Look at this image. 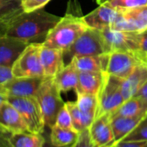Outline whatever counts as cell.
I'll return each instance as SVG.
<instances>
[{
    "instance_id": "cell-3",
    "label": "cell",
    "mask_w": 147,
    "mask_h": 147,
    "mask_svg": "<svg viewBox=\"0 0 147 147\" xmlns=\"http://www.w3.org/2000/svg\"><path fill=\"white\" fill-rule=\"evenodd\" d=\"M61 93L55 78L46 77L36 95L43 114L45 125L49 128L55 125L57 115L65 105Z\"/></svg>"
},
{
    "instance_id": "cell-40",
    "label": "cell",
    "mask_w": 147,
    "mask_h": 147,
    "mask_svg": "<svg viewBox=\"0 0 147 147\" xmlns=\"http://www.w3.org/2000/svg\"><path fill=\"white\" fill-rule=\"evenodd\" d=\"M43 147H56V146H55V145L52 144V143L49 140V138H46V140H45V143H44V146Z\"/></svg>"
},
{
    "instance_id": "cell-1",
    "label": "cell",
    "mask_w": 147,
    "mask_h": 147,
    "mask_svg": "<svg viewBox=\"0 0 147 147\" xmlns=\"http://www.w3.org/2000/svg\"><path fill=\"white\" fill-rule=\"evenodd\" d=\"M61 18L45 11L43 9L23 12L8 24L5 36L28 42L45 36L60 21Z\"/></svg>"
},
{
    "instance_id": "cell-22",
    "label": "cell",
    "mask_w": 147,
    "mask_h": 147,
    "mask_svg": "<svg viewBox=\"0 0 147 147\" xmlns=\"http://www.w3.org/2000/svg\"><path fill=\"white\" fill-rule=\"evenodd\" d=\"M147 113V101L140 96H133L110 113V117H138Z\"/></svg>"
},
{
    "instance_id": "cell-38",
    "label": "cell",
    "mask_w": 147,
    "mask_h": 147,
    "mask_svg": "<svg viewBox=\"0 0 147 147\" xmlns=\"http://www.w3.org/2000/svg\"><path fill=\"white\" fill-rule=\"evenodd\" d=\"M8 22L4 21L0 19V36H5L8 28Z\"/></svg>"
},
{
    "instance_id": "cell-13",
    "label": "cell",
    "mask_w": 147,
    "mask_h": 147,
    "mask_svg": "<svg viewBox=\"0 0 147 147\" xmlns=\"http://www.w3.org/2000/svg\"><path fill=\"white\" fill-rule=\"evenodd\" d=\"M0 127L11 134L29 131L21 114L8 100L0 107Z\"/></svg>"
},
{
    "instance_id": "cell-26",
    "label": "cell",
    "mask_w": 147,
    "mask_h": 147,
    "mask_svg": "<svg viewBox=\"0 0 147 147\" xmlns=\"http://www.w3.org/2000/svg\"><path fill=\"white\" fill-rule=\"evenodd\" d=\"M24 12L22 0H0V19L10 22Z\"/></svg>"
},
{
    "instance_id": "cell-41",
    "label": "cell",
    "mask_w": 147,
    "mask_h": 147,
    "mask_svg": "<svg viewBox=\"0 0 147 147\" xmlns=\"http://www.w3.org/2000/svg\"><path fill=\"white\" fill-rule=\"evenodd\" d=\"M66 147H74V144H71V145H68V146H66Z\"/></svg>"
},
{
    "instance_id": "cell-16",
    "label": "cell",
    "mask_w": 147,
    "mask_h": 147,
    "mask_svg": "<svg viewBox=\"0 0 147 147\" xmlns=\"http://www.w3.org/2000/svg\"><path fill=\"white\" fill-rule=\"evenodd\" d=\"M116 15V8L106 5H99L98 8L88 15L83 16V19L88 28L102 31L111 28Z\"/></svg>"
},
{
    "instance_id": "cell-11",
    "label": "cell",
    "mask_w": 147,
    "mask_h": 147,
    "mask_svg": "<svg viewBox=\"0 0 147 147\" xmlns=\"http://www.w3.org/2000/svg\"><path fill=\"white\" fill-rule=\"evenodd\" d=\"M92 141L99 147H113L115 138L111 125L110 114L96 118L88 128Z\"/></svg>"
},
{
    "instance_id": "cell-34",
    "label": "cell",
    "mask_w": 147,
    "mask_h": 147,
    "mask_svg": "<svg viewBox=\"0 0 147 147\" xmlns=\"http://www.w3.org/2000/svg\"><path fill=\"white\" fill-rule=\"evenodd\" d=\"M12 69L10 67L0 66V85H4L13 78Z\"/></svg>"
},
{
    "instance_id": "cell-31",
    "label": "cell",
    "mask_w": 147,
    "mask_h": 147,
    "mask_svg": "<svg viewBox=\"0 0 147 147\" xmlns=\"http://www.w3.org/2000/svg\"><path fill=\"white\" fill-rule=\"evenodd\" d=\"M50 0H22V6L24 12H30L42 9Z\"/></svg>"
},
{
    "instance_id": "cell-9",
    "label": "cell",
    "mask_w": 147,
    "mask_h": 147,
    "mask_svg": "<svg viewBox=\"0 0 147 147\" xmlns=\"http://www.w3.org/2000/svg\"><path fill=\"white\" fill-rule=\"evenodd\" d=\"M143 62L144 61L136 54L124 51H113L110 53L107 73L116 77L125 79L138 65Z\"/></svg>"
},
{
    "instance_id": "cell-18",
    "label": "cell",
    "mask_w": 147,
    "mask_h": 147,
    "mask_svg": "<svg viewBox=\"0 0 147 147\" xmlns=\"http://www.w3.org/2000/svg\"><path fill=\"white\" fill-rule=\"evenodd\" d=\"M54 78L61 93H66L72 89L76 91L79 83V71L74 61H71Z\"/></svg>"
},
{
    "instance_id": "cell-29",
    "label": "cell",
    "mask_w": 147,
    "mask_h": 147,
    "mask_svg": "<svg viewBox=\"0 0 147 147\" xmlns=\"http://www.w3.org/2000/svg\"><path fill=\"white\" fill-rule=\"evenodd\" d=\"M121 141H147V113L137 127Z\"/></svg>"
},
{
    "instance_id": "cell-15",
    "label": "cell",
    "mask_w": 147,
    "mask_h": 147,
    "mask_svg": "<svg viewBox=\"0 0 147 147\" xmlns=\"http://www.w3.org/2000/svg\"><path fill=\"white\" fill-rule=\"evenodd\" d=\"M40 58L44 72V76L55 77L65 67L63 50L42 46Z\"/></svg>"
},
{
    "instance_id": "cell-19",
    "label": "cell",
    "mask_w": 147,
    "mask_h": 147,
    "mask_svg": "<svg viewBox=\"0 0 147 147\" xmlns=\"http://www.w3.org/2000/svg\"><path fill=\"white\" fill-rule=\"evenodd\" d=\"M118 10L126 18L132 31L142 32L147 30V4Z\"/></svg>"
},
{
    "instance_id": "cell-36",
    "label": "cell",
    "mask_w": 147,
    "mask_h": 147,
    "mask_svg": "<svg viewBox=\"0 0 147 147\" xmlns=\"http://www.w3.org/2000/svg\"><path fill=\"white\" fill-rule=\"evenodd\" d=\"M10 135L11 133L0 127V147H13L10 141Z\"/></svg>"
},
{
    "instance_id": "cell-17",
    "label": "cell",
    "mask_w": 147,
    "mask_h": 147,
    "mask_svg": "<svg viewBox=\"0 0 147 147\" xmlns=\"http://www.w3.org/2000/svg\"><path fill=\"white\" fill-rule=\"evenodd\" d=\"M110 54L74 57L72 61L79 72H107Z\"/></svg>"
},
{
    "instance_id": "cell-33",
    "label": "cell",
    "mask_w": 147,
    "mask_h": 147,
    "mask_svg": "<svg viewBox=\"0 0 147 147\" xmlns=\"http://www.w3.org/2000/svg\"><path fill=\"white\" fill-rule=\"evenodd\" d=\"M138 43H139V56L144 62L147 57V30L138 33Z\"/></svg>"
},
{
    "instance_id": "cell-27",
    "label": "cell",
    "mask_w": 147,
    "mask_h": 147,
    "mask_svg": "<svg viewBox=\"0 0 147 147\" xmlns=\"http://www.w3.org/2000/svg\"><path fill=\"white\" fill-rule=\"evenodd\" d=\"M76 95L77 100L76 102L80 110L95 117L98 108V95L84 93H76Z\"/></svg>"
},
{
    "instance_id": "cell-5",
    "label": "cell",
    "mask_w": 147,
    "mask_h": 147,
    "mask_svg": "<svg viewBox=\"0 0 147 147\" xmlns=\"http://www.w3.org/2000/svg\"><path fill=\"white\" fill-rule=\"evenodd\" d=\"M121 78L105 73L102 87L98 94V108L96 118L110 114L125 101L121 92Z\"/></svg>"
},
{
    "instance_id": "cell-10",
    "label": "cell",
    "mask_w": 147,
    "mask_h": 147,
    "mask_svg": "<svg viewBox=\"0 0 147 147\" xmlns=\"http://www.w3.org/2000/svg\"><path fill=\"white\" fill-rule=\"evenodd\" d=\"M46 76L38 77H13L4 87L8 96L36 97Z\"/></svg>"
},
{
    "instance_id": "cell-28",
    "label": "cell",
    "mask_w": 147,
    "mask_h": 147,
    "mask_svg": "<svg viewBox=\"0 0 147 147\" xmlns=\"http://www.w3.org/2000/svg\"><path fill=\"white\" fill-rule=\"evenodd\" d=\"M99 5H106L113 8H129L147 4V0H96Z\"/></svg>"
},
{
    "instance_id": "cell-21",
    "label": "cell",
    "mask_w": 147,
    "mask_h": 147,
    "mask_svg": "<svg viewBox=\"0 0 147 147\" xmlns=\"http://www.w3.org/2000/svg\"><path fill=\"white\" fill-rule=\"evenodd\" d=\"M145 115L146 114L138 117H110L111 125L115 138V144L120 142L129 133H131L137 127V125L140 123V121L144 119Z\"/></svg>"
},
{
    "instance_id": "cell-37",
    "label": "cell",
    "mask_w": 147,
    "mask_h": 147,
    "mask_svg": "<svg viewBox=\"0 0 147 147\" xmlns=\"http://www.w3.org/2000/svg\"><path fill=\"white\" fill-rule=\"evenodd\" d=\"M8 94L4 87V85H0V107L8 100Z\"/></svg>"
},
{
    "instance_id": "cell-2",
    "label": "cell",
    "mask_w": 147,
    "mask_h": 147,
    "mask_svg": "<svg viewBox=\"0 0 147 147\" xmlns=\"http://www.w3.org/2000/svg\"><path fill=\"white\" fill-rule=\"evenodd\" d=\"M88 29L83 16H79L68 7L65 16L61 18L60 21L48 33L42 45L64 52Z\"/></svg>"
},
{
    "instance_id": "cell-7",
    "label": "cell",
    "mask_w": 147,
    "mask_h": 147,
    "mask_svg": "<svg viewBox=\"0 0 147 147\" xmlns=\"http://www.w3.org/2000/svg\"><path fill=\"white\" fill-rule=\"evenodd\" d=\"M42 42H30L12 66L14 77L44 76L40 51Z\"/></svg>"
},
{
    "instance_id": "cell-6",
    "label": "cell",
    "mask_w": 147,
    "mask_h": 147,
    "mask_svg": "<svg viewBox=\"0 0 147 147\" xmlns=\"http://www.w3.org/2000/svg\"><path fill=\"white\" fill-rule=\"evenodd\" d=\"M7 100L19 112L29 131L43 133L46 125L41 107L36 97L9 96Z\"/></svg>"
},
{
    "instance_id": "cell-43",
    "label": "cell",
    "mask_w": 147,
    "mask_h": 147,
    "mask_svg": "<svg viewBox=\"0 0 147 147\" xmlns=\"http://www.w3.org/2000/svg\"><path fill=\"white\" fill-rule=\"evenodd\" d=\"M113 147H115V146H113Z\"/></svg>"
},
{
    "instance_id": "cell-20",
    "label": "cell",
    "mask_w": 147,
    "mask_h": 147,
    "mask_svg": "<svg viewBox=\"0 0 147 147\" xmlns=\"http://www.w3.org/2000/svg\"><path fill=\"white\" fill-rule=\"evenodd\" d=\"M105 73L79 72V83L76 92L98 95L103 84Z\"/></svg>"
},
{
    "instance_id": "cell-42",
    "label": "cell",
    "mask_w": 147,
    "mask_h": 147,
    "mask_svg": "<svg viewBox=\"0 0 147 147\" xmlns=\"http://www.w3.org/2000/svg\"><path fill=\"white\" fill-rule=\"evenodd\" d=\"M145 63L147 64V57H146V61H145Z\"/></svg>"
},
{
    "instance_id": "cell-8",
    "label": "cell",
    "mask_w": 147,
    "mask_h": 147,
    "mask_svg": "<svg viewBox=\"0 0 147 147\" xmlns=\"http://www.w3.org/2000/svg\"><path fill=\"white\" fill-rule=\"evenodd\" d=\"M100 32L109 49L110 53L113 51H124L133 53L139 56V32L114 31L110 29L102 30Z\"/></svg>"
},
{
    "instance_id": "cell-24",
    "label": "cell",
    "mask_w": 147,
    "mask_h": 147,
    "mask_svg": "<svg viewBox=\"0 0 147 147\" xmlns=\"http://www.w3.org/2000/svg\"><path fill=\"white\" fill-rule=\"evenodd\" d=\"M46 138L42 133L24 131L10 135L13 147H43Z\"/></svg>"
},
{
    "instance_id": "cell-35",
    "label": "cell",
    "mask_w": 147,
    "mask_h": 147,
    "mask_svg": "<svg viewBox=\"0 0 147 147\" xmlns=\"http://www.w3.org/2000/svg\"><path fill=\"white\" fill-rule=\"evenodd\" d=\"M115 147H147V141H120L115 144Z\"/></svg>"
},
{
    "instance_id": "cell-30",
    "label": "cell",
    "mask_w": 147,
    "mask_h": 147,
    "mask_svg": "<svg viewBox=\"0 0 147 147\" xmlns=\"http://www.w3.org/2000/svg\"><path fill=\"white\" fill-rule=\"evenodd\" d=\"M55 125H59V126H61L62 128H67V129H71V130L76 131L75 129V126H74L71 114H70L67 107H66V104L60 110V112H59V113L57 115V118H56Z\"/></svg>"
},
{
    "instance_id": "cell-12",
    "label": "cell",
    "mask_w": 147,
    "mask_h": 147,
    "mask_svg": "<svg viewBox=\"0 0 147 147\" xmlns=\"http://www.w3.org/2000/svg\"><path fill=\"white\" fill-rule=\"evenodd\" d=\"M30 42L8 36H0V66L12 67Z\"/></svg>"
},
{
    "instance_id": "cell-39",
    "label": "cell",
    "mask_w": 147,
    "mask_h": 147,
    "mask_svg": "<svg viewBox=\"0 0 147 147\" xmlns=\"http://www.w3.org/2000/svg\"><path fill=\"white\" fill-rule=\"evenodd\" d=\"M137 96H140L147 101V82L143 86V88L138 91Z\"/></svg>"
},
{
    "instance_id": "cell-14",
    "label": "cell",
    "mask_w": 147,
    "mask_h": 147,
    "mask_svg": "<svg viewBox=\"0 0 147 147\" xmlns=\"http://www.w3.org/2000/svg\"><path fill=\"white\" fill-rule=\"evenodd\" d=\"M147 82V64L138 65L130 75L121 80V92L125 100L136 96L138 91Z\"/></svg>"
},
{
    "instance_id": "cell-25",
    "label": "cell",
    "mask_w": 147,
    "mask_h": 147,
    "mask_svg": "<svg viewBox=\"0 0 147 147\" xmlns=\"http://www.w3.org/2000/svg\"><path fill=\"white\" fill-rule=\"evenodd\" d=\"M65 104L71 114L75 129L78 132L87 130L91 126L94 120L95 119L94 116L87 114L83 113L82 111H81L76 102L67 101V102H65Z\"/></svg>"
},
{
    "instance_id": "cell-23",
    "label": "cell",
    "mask_w": 147,
    "mask_h": 147,
    "mask_svg": "<svg viewBox=\"0 0 147 147\" xmlns=\"http://www.w3.org/2000/svg\"><path fill=\"white\" fill-rule=\"evenodd\" d=\"M79 132L67 128H62L55 125L50 128L49 140L56 147H66L74 144L78 138Z\"/></svg>"
},
{
    "instance_id": "cell-4",
    "label": "cell",
    "mask_w": 147,
    "mask_h": 147,
    "mask_svg": "<svg viewBox=\"0 0 147 147\" xmlns=\"http://www.w3.org/2000/svg\"><path fill=\"white\" fill-rule=\"evenodd\" d=\"M106 53L110 54V51L101 32L98 30L88 28L64 51V60L66 58L69 63L74 57L76 56L98 55Z\"/></svg>"
},
{
    "instance_id": "cell-32",
    "label": "cell",
    "mask_w": 147,
    "mask_h": 147,
    "mask_svg": "<svg viewBox=\"0 0 147 147\" xmlns=\"http://www.w3.org/2000/svg\"><path fill=\"white\" fill-rule=\"evenodd\" d=\"M74 147H99L91 139L88 129L79 132L78 138L74 144Z\"/></svg>"
}]
</instances>
